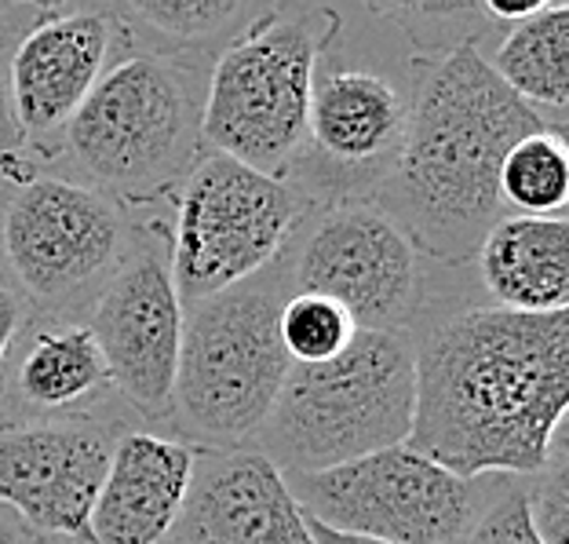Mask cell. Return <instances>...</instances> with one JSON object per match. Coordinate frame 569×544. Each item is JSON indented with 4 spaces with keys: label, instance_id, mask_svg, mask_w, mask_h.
<instances>
[{
    "label": "cell",
    "instance_id": "1",
    "mask_svg": "<svg viewBox=\"0 0 569 544\" xmlns=\"http://www.w3.org/2000/svg\"><path fill=\"white\" fill-rule=\"evenodd\" d=\"M409 443L457 478H537L569 403V310L471 307L412 340Z\"/></svg>",
    "mask_w": 569,
    "mask_h": 544
},
{
    "label": "cell",
    "instance_id": "2",
    "mask_svg": "<svg viewBox=\"0 0 569 544\" xmlns=\"http://www.w3.org/2000/svg\"><path fill=\"white\" fill-rule=\"evenodd\" d=\"M540 128L559 125L515 96L475 41L452 44L423 62L406 136L372 201L417 253L449 267L471 264L489 230L511 216L500 198L503 158Z\"/></svg>",
    "mask_w": 569,
    "mask_h": 544
},
{
    "label": "cell",
    "instance_id": "3",
    "mask_svg": "<svg viewBox=\"0 0 569 544\" xmlns=\"http://www.w3.org/2000/svg\"><path fill=\"white\" fill-rule=\"evenodd\" d=\"M417 406L409 333L358 329L326 366H292L252 449L281 475L326 472L369 453L406 446Z\"/></svg>",
    "mask_w": 569,
    "mask_h": 544
},
{
    "label": "cell",
    "instance_id": "4",
    "mask_svg": "<svg viewBox=\"0 0 569 544\" xmlns=\"http://www.w3.org/2000/svg\"><path fill=\"white\" fill-rule=\"evenodd\" d=\"M201 73L183 56L136 51L102 70L62 147L110 201L168 198L201 158Z\"/></svg>",
    "mask_w": 569,
    "mask_h": 544
},
{
    "label": "cell",
    "instance_id": "5",
    "mask_svg": "<svg viewBox=\"0 0 569 544\" xmlns=\"http://www.w3.org/2000/svg\"><path fill=\"white\" fill-rule=\"evenodd\" d=\"M289 245L260 275L183 307V340L172 413L204 449L249 446L289 377L292 362L278 336L289 300Z\"/></svg>",
    "mask_w": 569,
    "mask_h": 544
},
{
    "label": "cell",
    "instance_id": "6",
    "mask_svg": "<svg viewBox=\"0 0 569 544\" xmlns=\"http://www.w3.org/2000/svg\"><path fill=\"white\" fill-rule=\"evenodd\" d=\"M332 11L263 8L219 51L204 81L201 142L212 154L289 184L307 147V110Z\"/></svg>",
    "mask_w": 569,
    "mask_h": 544
},
{
    "label": "cell",
    "instance_id": "7",
    "mask_svg": "<svg viewBox=\"0 0 569 544\" xmlns=\"http://www.w3.org/2000/svg\"><path fill=\"white\" fill-rule=\"evenodd\" d=\"M310 205L292 184L230 158H198L179 187L168 267L179 304L193 307L260 275L303 224Z\"/></svg>",
    "mask_w": 569,
    "mask_h": 544
},
{
    "label": "cell",
    "instance_id": "8",
    "mask_svg": "<svg viewBox=\"0 0 569 544\" xmlns=\"http://www.w3.org/2000/svg\"><path fill=\"white\" fill-rule=\"evenodd\" d=\"M284 486L315 523L387 544H463L497 494L489 478H457L412 446L284 475Z\"/></svg>",
    "mask_w": 569,
    "mask_h": 544
},
{
    "label": "cell",
    "instance_id": "9",
    "mask_svg": "<svg viewBox=\"0 0 569 544\" xmlns=\"http://www.w3.org/2000/svg\"><path fill=\"white\" fill-rule=\"evenodd\" d=\"M128 241L118 201L62 176L19 179L0 216L8 270L51 318L107 285Z\"/></svg>",
    "mask_w": 569,
    "mask_h": 544
},
{
    "label": "cell",
    "instance_id": "10",
    "mask_svg": "<svg viewBox=\"0 0 569 544\" xmlns=\"http://www.w3.org/2000/svg\"><path fill=\"white\" fill-rule=\"evenodd\" d=\"M289 238L292 293L340 304L358 329L409 333L423 304L417 245L377 201H336L307 212Z\"/></svg>",
    "mask_w": 569,
    "mask_h": 544
},
{
    "label": "cell",
    "instance_id": "11",
    "mask_svg": "<svg viewBox=\"0 0 569 544\" xmlns=\"http://www.w3.org/2000/svg\"><path fill=\"white\" fill-rule=\"evenodd\" d=\"M409 99L391 77L321 48L307 110V147L289 184L303 201H372L406 136Z\"/></svg>",
    "mask_w": 569,
    "mask_h": 544
},
{
    "label": "cell",
    "instance_id": "12",
    "mask_svg": "<svg viewBox=\"0 0 569 544\" xmlns=\"http://www.w3.org/2000/svg\"><path fill=\"white\" fill-rule=\"evenodd\" d=\"M88 333L96 336L110 384L128 403L142 417H168L183 340V304L168 267V245L153 235L128 241L92 307Z\"/></svg>",
    "mask_w": 569,
    "mask_h": 544
},
{
    "label": "cell",
    "instance_id": "13",
    "mask_svg": "<svg viewBox=\"0 0 569 544\" xmlns=\"http://www.w3.org/2000/svg\"><path fill=\"white\" fill-rule=\"evenodd\" d=\"M113 435L92 421L0 424V504L37 537L84 541Z\"/></svg>",
    "mask_w": 569,
    "mask_h": 544
},
{
    "label": "cell",
    "instance_id": "14",
    "mask_svg": "<svg viewBox=\"0 0 569 544\" xmlns=\"http://www.w3.org/2000/svg\"><path fill=\"white\" fill-rule=\"evenodd\" d=\"M118 33L121 26L107 8H48L19 37L8 59V88L26 147L62 139L107 70Z\"/></svg>",
    "mask_w": 569,
    "mask_h": 544
},
{
    "label": "cell",
    "instance_id": "15",
    "mask_svg": "<svg viewBox=\"0 0 569 544\" xmlns=\"http://www.w3.org/2000/svg\"><path fill=\"white\" fill-rule=\"evenodd\" d=\"M164 544H315L284 475L260 449L193 446L187 501Z\"/></svg>",
    "mask_w": 569,
    "mask_h": 544
},
{
    "label": "cell",
    "instance_id": "16",
    "mask_svg": "<svg viewBox=\"0 0 569 544\" xmlns=\"http://www.w3.org/2000/svg\"><path fill=\"white\" fill-rule=\"evenodd\" d=\"M190 475V443L153 432L118 435L88 515V544H164L187 501Z\"/></svg>",
    "mask_w": 569,
    "mask_h": 544
},
{
    "label": "cell",
    "instance_id": "17",
    "mask_svg": "<svg viewBox=\"0 0 569 544\" xmlns=\"http://www.w3.org/2000/svg\"><path fill=\"white\" fill-rule=\"evenodd\" d=\"M478 278L493 307L551 315L569 304V224L566 216H503L475 253Z\"/></svg>",
    "mask_w": 569,
    "mask_h": 544
},
{
    "label": "cell",
    "instance_id": "18",
    "mask_svg": "<svg viewBox=\"0 0 569 544\" xmlns=\"http://www.w3.org/2000/svg\"><path fill=\"white\" fill-rule=\"evenodd\" d=\"M96 336L77 322H44L30 329L16 362V395L37 413H70L107 387Z\"/></svg>",
    "mask_w": 569,
    "mask_h": 544
},
{
    "label": "cell",
    "instance_id": "19",
    "mask_svg": "<svg viewBox=\"0 0 569 544\" xmlns=\"http://www.w3.org/2000/svg\"><path fill=\"white\" fill-rule=\"evenodd\" d=\"M503 85L533 110H566L569 99V4L551 0L537 19L503 37L486 59Z\"/></svg>",
    "mask_w": 569,
    "mask_h": 544
},
{
    "label": "cell",
    "instance_id": "20",
    "mask_svg": "<svg viewBox=\"0 0 569 544\" xmlns=\"http://www.w3.org/2000/svg\"><path fill=\"white\" fill-rule=\"evenodd\" d=\"M500 198L515 216H562L569 201V147L562 128L519 139L500 168Z\"/></svg>",
    "mask_w": 569,
    "mask_h": 544
},
{
    "label": "cell",
    "instance_id": "21",
    "mask_svg": "<svg viewBox=\"0 0 569 544\" xmlns=\"http://www.w3.org/2000/svg\"><path fill=\"white\" fill-rule=\"evenodd\" d=\"M107 11L118 26H142L183 51L244 30L263 8L256 11L241 0H132V4H110Z\"/></svg>",
    "mask_w": 569,
    "mask_h": 544
},
{
    "label": "cell",
    "instance_id": "22",
    "mask_svg": "<svg viewBox=\"0 0 569 544\" xmlns=\"http://www.w3.org/2000/svg\"><path fill=\"white\" fill-rule=\"evenodd\" d=\"M278 336L292 366H326L358 336L355 318L318 293H289L278 315Z\"/></svg>",
    "mask_w": 569,
    "mask_h": 544
},
{
    "label": "cell",
    "instance_id": "23",
    "mask_svg": "<svg viewBox=\"0 0 569 544\" xmlns=\"http://www.w3.org/2000/svg\"><path fill=\"white\" fill-rule=\"evenodd\" d=\"M529 523L545 544H569V457L566 432L555 438L545 472L533 478L526 494Z\"/></svg>",
    "mask_w": 569,
    "mask_h": 544
},
{
    "label": "cell",
    "instance_id": "24",
    "mask_svg": "<svg viewBox=\"0 0 569 544\" xmlns=\"http://www.w3.org/2000/svg\"><path fill=\"white\" fill-rule=\"evenodd\" d=\"M526 494L529 486L497 489V497L489 501V508L482 512V520L475 523L471 537L463 544H545L537 537L533 523H529Z\"/></svg>",
    "mask_w": 569,
    "mask_h": 544
},
{
    "label": "cell",
    "instance_id": "25",
    "mask_svg": "<svg viewBox=\"0 0 569 544\" xmlns=\"http://www.w3.org/2000/svg\"><path fill=\"white\" fill-rule=\"evenodd\" d=\"M16 11L0 22V168H4V172H11V168L19 165L26 150L22 128L16 121V110H11V88H8V59H11V48H16V37H11L8 22L16 19Z\"/></svg>",
    "mask_w": 569,
    "mask_h": 544
},
{
    "label": "cell",
    "instance_id": "26",
    "mask_svg": "<svg viewBox=\"0 0 569 544\" xmlns=\"http://www.w3.org/2000/svg\"><path fill=\"white\" fill-rule=\"evenodd\" d=\"M26 326V304L22 296L11 289V285L0 281V369H4V358L16 344V336Z\"/></svg>",
    "mask_w": 569,
    "mask_h": 544
},
{
    "label": "cell",
    "instance_id": "27",
    "mask_svg": "<svg viewBox=\"0 0 569 544\" xmlns=\"http://www.w3.org/2000/svg\"><path fill=\"white\" fill-rule=\"evenodd\" d=\"M551 0H486L482 11L489 22H503V26H522L529 19H537Z\"/></svg>",
    "mask_w": 569,
    "mask_h": 544
},
{
    "label": "cell",
    "instance_id": "28",
    "mask_svg": "<svg viewBox=\"0 0 569 544\" xmlns=\"http://www.w3.org/2000/svg\"><path fill=\"white\" fill-rule=\"evenodd\" d=\"M0 544H44V537H37L16 512H8L0 504Z\"/></svg>",
    "mask_w": 569,
    "mask_h": 544
},
{
    "label": "cell",
    "instance_id": "29",
    "mask_svg": "<svg viewBox=\"0 0 569 544\" xmlns=\"http://www.w3.org/2000/svg\"><path fill=\"white\" fill-rule=\"evenodd\" d=\"M307 530H310V541H315V544H387V541H377V537L347 534V530H332L326 523H315L310 515H307Z\"/></svg>",
    "mask_w": 569,
    "mask_h": 544
},
{
    "label": "cell",
    "instance_id": "30",
    "mask_svg": "<svg viewBox=\"0 0 569 544\" xmlns=\"http://www.w3.org/2000/svg\"><path fill=\"white\" fill-rule=\"evenodd\" d=\"M11 11H16V8H11V4H0V22H4V19L11 16Z\"/></svg>",
    "mask_w": 569,
    "mask_h": 544
},
{
    "label": "cell",
    "instance_id": "31",
    "mask_svg": "<svg viewBox=\"0 0 569 544\" xmlns=\"http://www.w3.org/2000/svg\"><path fill=\"white\" fill-rule=\"evenodd\" d=\"M44 544H84V541H56V537H44Z\"/></svg>",
    "mask_w": 569,
    "mask_h": 544
}]
</instances>
